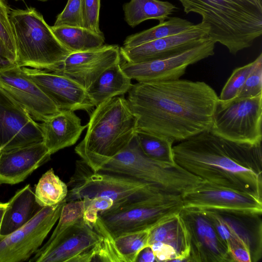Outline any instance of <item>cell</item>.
I'll use <instances>...</instances> for the list:
<instances>
[{
  "label": "cell",
  "instance_id": "cell-9",
  "mask_svg": "<svg viewBox=\"0 0 262 262\" xmlns=\"http://www.w3.org/2000/svg\"><path fill=\"white\" fill-rule=\"evenodd\" d=\"M261 121L262 94L227 101L219 98L209 130L233 142L258 145L261 143Z\"/></svg>",
  "mask_w": 262,
  "mask_h": 262
},
{
  "label": "cell",
  "instance_id": "cell-19",
  "mask_svg": "<svg viewBox=\"0 0 262 262\" xmlns=\"http://www.w3.org/2000/svg\"><path fill=\"white\" fill-rule=\"evenodd\" d=\"M185 208L248 210L262 212V199L203 181L181 195Z\"/></svg>",
  "mask_w": 262,
  "mask_h": 262
},
{
  "label": "cell",
  "instance_id": "cell-31",
  "mask_svg": "<svg viewBox=\"0 0 262 262\" xmlns=\"http://www.w3.org/2000/svg\"><path fill=\"white\" fill-rule=\"evenodd\" d=\"M150 229L126 233L114 238L122 262H135L140 252L149 246Z\"/></svg>",
  "mask_w": 262,
  "mask_h": 262
},
{
  "label": "cell",
  "instance_id": "cell-4",
  "mask_svg": "<svg viewBox=\"0 0 262 262\" xmlns=\"http://www.w3.org/2000/svg\"><path fill=\"white\" fill-rule=\"evenodd\" d=\"M137 133V119L127 100L118 96L95 107L90 115L83 140L75 152L98 171L132 141Z\"/></svg>",
  "mask_w": 262,
  "mask_h": 262
},
{
  "label": "cell",
  "instance_id": "cell-11",
  "mask_svg": "<svg viewBox=\"0 0 262 262\" xmlns=\"http://www.w3.org/2000/svg\"><path fill=\"white\" fill-rule=\"evenodd\" d=\"M102 235L83 219L72 226L55 242L40 247L30 262H90L99 252Z\"/></svg>",
  "mask_w": 262,
  "mask_h": 262
},
{
  "label": "cell",
  "instance_id": "cell-38",
  "mask_svg": "<svg viewBox=\"0 0 262 262\" xmlns=\"http://www.w3.org/2000/svg\"><path fill=\"white\" fill-rule=\"evenodd\" d=\"M100 0H83L82 18L83 27L99 34H103L99 28Z\"/></svg>",
  "mask_w": 262,
  "mask_h": 262
},
{
  "label": "cell",
  "instance_id": "cell-22",
  "mask_svg": "<svg viewBox=\"0 0 262 262\" xmlns=\"http://www.w3.org/2000/svg\"><path fill=\"white\" fill-rule=\"evenodd\" d=\"M43 143L52 155L74 145L87 127L73 111L61 110L40 123Z\"/></svg>",
  "mask_w": 262,
  "mask_h": 262
},
{
  "label": "cell",
  "instance_id": "cell-12",
  "mask_svg": "<svg viewBox=\"0 0 262 262\" xmlns=\"http://www.w3.org/2000/svg\"><path fill=\"white\" fill-rule=\"evenodd\" d=\"M215 42L209 37L204 42L174 55L149 61L121 63L123 72L137 82L173 80L180 79L187 68L214 54Z\"/></svg>",
  "mask_w": 262,
  "mask_h": 262
},
{
  "label": "cell",
  "instance_id": "cell-7",
  "mask_svg": "<svg viewBox=\"0 0 262 262\" xmlns=\"http://www.w3.org/2000/svg\"><path fill=\"white\" fill-rule=\"evenodd\" d=\"M67 186V202L84 198L102 196L113 201L111 208L120 207L160 193H165L151 184L131 177L95 171L81 159L76 161L74 172Z\"/></svg>",
  "mask_w": 262,
  "mask_h": 262
},
{
  "label": "cell",
  "instance_id": "cell-41",
  "mask_svg": "<svg viewBox=\"0 0 262 262\" xmlns=\"http://www.w3.org/2000/svg\"><path fill=\"white\" fill-rule=\"evenodd\" d=\"M7 203H2L0 202V230L3 219V216L7 207Z\"/></svg>",
  "mask_w": 262,
  "mask_h": 262
},
{
  "label": "cell",
  "instance_id": "cell-5",
  "mask_svg": "<svg viewBox=\"0 0 262 262\" xmlns=\"http://www.w3.org/2000/svg\"><path fill=\"white\" fill-rule=\"evenodd\" d=\"M9 19L19 67L53 72L71 53L34 8L11 9Z\"/></svg>",
  "mask_w": 262,
  "mask_h": 262
},
{
  "label": "cell",
  "instance_id": "cell-42",
  "mask_svg": "<svg viewBox=\"0 0 262 262\" xmlns=\"http://www.w3.org/2000/svg\"><path fill=\"white\" fill-rule=\"evenodd\" d=\"M14 1H23V0H14ZM38 1H42V2H46V1H47L49 0H38Z\"/></svg>",
  "mask_w": 262,
  "mask_h": 262
},
{
  "label": "cell",
  "instance_id": "cell-32",
  "mask_svg": "<svg viewBox=\"0 0 262 262\" xmlns=\"http://www.w3.org/2000/svg\"><path fill=\"white\" fill-rule=\"evenodd\" d=\"M83 200L67 202L63 206L58 224L48 241L41 247H46L55 242L76 223L83 219Z\"/></svg>",
  "mask_w": 262,
  "mask_h": 262
},
{
  "label": "cell",
  "instance_id": "cell-8",
  "mask_svg": "<svg viewBox=\"0 0 262 262\" xmlns=\"http://www.w3.org/2000/svg\"><path fill=\"white\" fill-rule=\"evenodd\" d=\"M183 208L181 195L160 193L145 200L99 213L98 217L115 238L126 233L151 229L179 214Z\"/></svg>",
  "mask_w": 262,
  "mask_h": 262
},
{
  "label": "cell",
  "instance_id": "cell-2",
  "mask_svg": "<svg viewBox=\"0 0 262 262\" xmlns=\"http://www.w3.org/2000/svg\"><path fill=\"white\" fill-rule=\"evenodd\" d=\"M176 164L202 180L262 199L261 145L233 142L209 129L172 146Z\"/></svg>",
  "mask_w": 262,
  "mask_h": 262
},
{
  "label": "cell",
  "instance_id": "cell-13",
  "mask_svg": "<svg viewBox=\"0 0 262 262\" xmlns=\"http://www.w3.org/2000/svg\"><path fill=\"white\" fill-rule=\"evenodd\" d=\"M179 214L189 238L188 261H234L226 245L203 209L183 207Z\"/></svg>",
  "mask_w": 262,
  "mask_h": 262
},
{
  "label": "cell",
  "instance_id": "cell-40",
  "mask_svg": "<svg viewBox=\"0 0 262 262\" xmlns=\"http://www.w3.org/2000/svg\"><path fill=\"white\" fill-rule=\"evenodd\" d=\"M156 261L155 254L149 246L145 247L139 253L136 261L154 262Z\"/></svg>",
  "mask_w": 262,
  "mask_h": 262
},
{
  "label": "cell",
  "instance_id": "cell-1",
  "mask_svg": "<svg viewBox=\"0 0 262 262\" xmlns=\"http://www.w3.org/2000/svg\"><path fill=\"white\" fill-rule=\"evenodd\" d=\"M137 132L181 141L210 128L219 97L204 81L137 82L127 93Z\"/></svg>",
  "mask_w": 262,
  "mask_h": 262
},
{
  "label": "cell",
  "instance_id": "cell-15",
  "mask_svg": "<svg viewBox=\"0 0 262 262\" xmlns=\"http://www.w3.org/2000/svg\"><path fill=\"white\" fill-rule=\"evenodd\" d=\"M210 27L201 21L178 34L132 47L120 48L121 57L129 63L162 59L190 49L209 38Z\"/></svg>",
  "mask_w": 262,
  "mask_h": 262
},
{
  "label": "cell",
  "instance_id": "cell-35",
  "mask_svg": "<svg viewBox=\"0 0 262 262\" xmlns=\"http://www.w3.org/2000/svg\"><path fill=\"white\" fill-rule=\"evenodd\" d=\"M82 2L83 0H68L63 10L57 16L53 26H69L83 27Z\"/></svg>",
  "mask_w": 262,
  "mask_h": 262
},
{
  "label": "cell",
  "instance_id": "cell-23",
  "mask_svg": "<svg viewBox=\"0 0 262 262\" xmlns=\"http://www.w3.org/2000/svg\"><path fill=\"white\" fill-rule=\"evenodd\" d=\"M42 207L36 201L34 191L28 184L17 191L7 203L0 235L8 234L21 227Z\"/></svg>",
  "mask_w": 262,
  "mask_h": 262
},
{
  "label": "cell",
  "instance_id": "cell-29",
  "mask_svg": "<svg viewBox=\"0 0 262 262\" xmlns=\"http://www.w3.org/2000/svg\"><path fill=\"white\" fill-rule=\"evenodd\" d=\"M67 184L56 175L52 168L42 175L35 186V200L41 207L56 205L65 200Z\"/></svg>",
  "mask_w": 262,
  "mask_h": 262
},
{
  "label": "cell",
  "instance_id": "cell-25",
  "mask_svg": "<svg viewBox=\"0 0 262 262\" xmlns=\"http://www.w3.org/2000/svg\"><path fill=\"white\" fill-rule=\"evenodd\" d=\"M121 61L106 70L86 90L95 107L113 97L127 93L133 84L123 72Z\"/></svg>",
  "mask_w": 262,
  "mask_h": 262
},
{
  "label": "cell",
  "instance_id": "cell-21",
  "mask_svg": "<svg viewBox=\"0 0 262 262\" xmlns=\"http://www.w3.org/2000/svg\"><path fill=\"white\" fill-rule=\"evenodd\" d=\"M51 155L43 142L0 150V184L14 185L24 181L50 160Z\"/></svg>",
  "mask_w": 262,
  "mask_h": 262
},
{
  "label": "cell",
  "instance_id": "cell-28",
  "mask_svg": "<svg viewBox=\"0 0 262 262\" xmlns=\"http://www.w3.org/2000/svg\"><path fill=\"white\" fill-rule=\"evenodd\" d=\"M193 25L191 21L179 17H169L156 26L127 36L122 47L132 48L174 35L188 29Z\"/></svg>",
  "mask_w": 262,
  "mask_h": 262
},
{
  "label": "cell",
  "instance_id": "cell-34",
  "mask_svg": "<svg viewBox=\"0 0 262 262\" xmlns=\"http://www.w3.org/2000/svg\"><path fill=\"white\" fill-rule=\"evenodd\" d=\"M82 200L84 209L83 220L92 227L97 221L99 213L109 209L114 204L111 199L102 196L84 198Z\"/></svg>",
  "mask_w": 262,
  "mask_h": 262
},
{
  "label": "cell",
  "instance_id": "cell-3",
  "mask_svg": "<svg viewBox=\"0 0 262 262\" xmlns=\"http://www.w3.org/2000/svg\"><path fill=\"white\" fill-rule=\"evenodd\" d=\"M210 27L209 37L236 55L262 34L261 0H178Z\"/></svg>",
  "mask_w": 262,
  "mask_h": 262
},
{
  "label": "cell",
  "instance_id": "cell-37",
  "mask_svg": "<svg viewBox=\"0 0 262 262\" xmlns=\"http://www.w3.org/2000/svg\"><path fill=\"white\" fill-rule=\"evenodd\" d=\"M260 94H262V58L247 77L236 98H251Z\"/></svg>",
  "mask_w": 262,
  "mask_h": 262
},
{
  "label": "cell",
  "instance_id": "cell-33",
  "mask_svg": "<svg viewBox=\"0 0 262 262\" xmlns=\"http://www.w3.org/2000/svg\"><path fill=\"white\" fill-rule=\"evenodd\" d=\"M261 58V53L254 61L235 69L223 86L219 97V99L223 101H227L236 98L247 77Z\"/></svg>",
  "mask_w": 262,
  "mask_h": 262
},
{
  "label": "cell",
  "instance_id": "cell-14",
  "mask_svg": "<svg viewBox=\"0 0 262 262\" xmlns=\"http://www.w3.org/2000/svg\"><path fill=\"white\" fill-rule=\"evenodd\" d=\"M43 142L40 123L0 89V150Z\"/></svg>",
  "mask_w": 262,
  "mask_h": 262
},
{
  "label": "cell",
  "instance_id": "cell-30",
  "mask_svg": "<svg viewBox=\"0 0 262 262\" xmlns=\"http://www.w3.org/2000/svg\"><path fill=\"white\" fill-rule=\"evenodd\" d=\"M136 137L140 147L147 157L159 162L176 164L172 140L140 132H137Z\"/></svg>",
  "mask_w": 262,
  "mask_h": 262
},
{
  "label": "cell",
  "instance_id": "cell-18",
  "mask_svg": "<svg viewBox=\"0 0 262 262\" xmlns=\"http://www.w3.org/2000/svg\"><path fill=\"white\" fill-rule=\"evenodd\" d=\"M121 59L118 45H104L95 49L71 52L53 72L70 78L87 90L106 70Z\"/></svg>",
  "mask_w": 262,
  "mask_h": 262
},
{
  "label": "cell",
  "instance_id": "cell-10",
  "mask_svg": "<svg viewBox=\"0 0 262 262\" xmlns=\"http://www.w3.org/2000/svg\"><path fill=\"white\" fill-rule=\"evenodd\" d=\"M66 199L59 204L42 207L26 224L7 235H0V262L29 260L41 247L58 220Z\"/></svg>",
  "mask_w": 262,
  "mask_h": 262
},
{
  "label": "cell",
  "instance_id": "cell-27",
  "mask_svg": "<svg viewBox=\"0 0 262 262\" xmlns=\"http://www.w3.org/2000/svg\"><path fill=\"white\" fill-rule=\"evenodd\" d=\"M59 41L71 52L85 51L104 45V34H99L83 27L69 26L51 27Z\"/></svg>",
  "mask_w": 262,
  "mask_h": 262
},
{
  "label": "cell",
  "instance_id": "cell-20",
  "mask_svg": "<svg viewBox=\"0 0 262 262\" xmlns=\"http://www.w3.org/2000/svg\"><path fill=\"white\" fill-rule=\"evenodd\" d=\"M213 209L228 228L231 240L228 250L231 253L240 249L248 250L252 262L262 255V212L248 210Z\"/></svg>",
  "mask_w": 262,
  "mask_h": 262
},
{
  "label": "cell",
  "instance_id": "cell-17",
  "mask_svg": "<svg viewBox=\"0 0 262 262\" xmlns=\"http://www.w3.org/2000/svg\"><path fill=\"white\" fill-rule=\"evenodd\" d=\"M21 68L60 111L82 110L90 115L95 107L87 91L70 78L53 72Z\"/></svg>",
  "mask_w": 262,
  "mask_h": 262
},
{
  "label": "cell",
  "instance_id": "cell-39",
  "mask_svg": "<svg viewBox=\"0 0 262 262\" xmlns=\"http://www.w3.org/2000/svg\"><path fill=\"white\" fill-rule=\"evenodd\" d=\"M16 64L15 57L8 51L0 38V71Z\"/></svg>",
  "mask_w": 262,
  "mask_h": 262
},
{
  "label": "cell",
  "instance_id": "cell-36",
  "mask_svg": "<svg viewBox=\"0 0 262 262\" xmlns=\"http://www.w3.org/2000/svg\"><path fill=\"white\" fill-rule=\"evenodd\" d=\"M10 8L6 0H0V38L16 59V48L9 19Z\"/></svg>",
  "mask_w": 262,
  "mask_h": 262
},
{
  "label": "cell",
  "instance_id": "cell-24",
  "mask_svg": "<svg viewBox=\"0 0 262 262\" xmlns=\"http://www.w3.org/2000/svg\"><path fill=\"white\" fill-rule=\"evenodd\" d=\"M156 242H161L176 251L177 256L173 261H188L189 238L179 213L150 229L149 245Z\"/></svg>",
  "mask_w": 262,
  "mask_h": 262
},
{
  "label": "cell",
  "instance_id": "cell-6",
  "mask_svg": "<svg viewBox=\"0 0 262 262\" xmlns=\"http://www.w3.org/2000/svg\"><path fill=\"white\" fill-rule=\"evenodd\" d=\"M99 171L131 177L151 184L164 192L181 195L203 181L177 164L163 163L147 157L140 147L136 134L125 148Z\"/></svg>",
  "mask_w": 262,
  "mask_h": 262
},
{
  "label": "cell",
  "instance_id": "cell-26",
  "mask_svg": "<svg viewBox=\"0 0 262 262\" xmlns=\"http://www.w3.org/2000/svg\"><path fill=\"white\" fill-rule=\"evenodd\" d=\"M178 8L168 1L130 0L123 5L124 20L132 28L148 19L167 20Z\"/></svg>",
  "mask_w": 262,
  "mask_h": 262
},
{
  "label": "cell",
  "instance_id": "cell-16",
  "mask_svg": "<svg viewBox=\"0 0 262 262\" xmlns=\"http://www.w3.org/2000/svg\"><path fill=\"white\" fill-rule=\"evenodd\" d=\"M0 89L36 121L43 122L60 112L17 64L0 71Z\"/></svg>",
  "mask_w": 262,
  "mask_h": 262
}]
</instances>
